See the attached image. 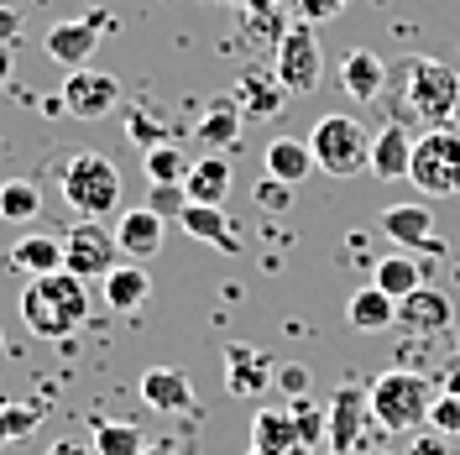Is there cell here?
<instances>
[{"label": "cell", "mask_w": 460, "mask_h": 455, "mask_svg": "<svg viewBox=\"0 0 460 455\" xmlns=\"http://www.w3.org/2000/svg\"><path fill=\"white\" fill-rule=\"evenodd\" d=\"M89 319V283L74 278L68 267H58L48 278H31L22 293V325L37 341H63Z\"/></svg>", "instance_id": "cell-1"}, {"label": "cell", "mask_w": 460, "mask_h": 455, "mask_svg": "<svg viewBox=\"0 0 460 455\" xmlns=\"http://www.w3.org/2000/svg\"><path fill=\"white\" fill-rule=\"evenodd\" d=\"M434 398H439L434 377H429V371H413V367L382 371L372 388H367V403H372V424H382L387 434H402V429L429 424Z\"/></svg>", "instance_id": "cell-2"}, {"label": "cell", "mask_w": 460, "mask_h": 455, "mask_svg": "<svg viewBox=\"0 0 460 455\" xmlns=\"http://www.w3.org/2000/svg\"><path fill=\"white\" fill-rule=\"evenodd\" d=\"M58 189L79 220H105L120 204V168L105 152H68L58 168Z\"/></svg>", "instance_id": "cell-3"}, {"label": "cell", "mask_w": 460, "mask_h": 455, "mask_svg": "<svg viewBox=\"0 0 460 455\" xmlns=\"http://www.w3.org/2000/svg\"><path fill=\"white\" fill-rule=\"evenodd\" d=\"M309 152H314V168L330 178H356V173L372 168V131L356 120V115H319L314 131H309Z\"/></svg>", "instance_id": "cell-4"}, {"label": "cell", "mask_w": 460, "mask_h": 455, "mask_svg": "<svg viewBox=\"0 0 460 455\" xmlns=\"http://www.w3.org/2000/svg\"><path fill=\"white\" fill-rule=\"evenodd\" d=\"M402 79V100L408 111L419 115L424 126H450L456 120V100H460V74L439 58H408L398 63Z\"/></svg>", "instance_id": "cell-5"}, {"label": "cell", "mask_w": 460, "mask_h": 455, "mask_svg": "<svg viewBox=\"0 0 460 455\" xmlns=\"http://www.w3.org/2000/svg\"><path fill=\"white\" fill-rule=\"evenodd\" d=\"M413 189L429 194V200H445V194H460V120L450 126H429L419 142H413Z\"/></svg>", "instance_id": "cell-6"}, {"label": "cell", "mask_w": 460, "mask_h": 455, "mask_svg": "<svg viewBox=\"0 0 460 455\" xmlns=\"http://www.w3.org/2000/svg\"><path fill=\"white\" fill-rule=\"evenodd\" d=\"M111 31H120V16H115V11H105V5H94V11L74 16V22H58V27H48V37H42V53L53 58V63H63V68H89L94 48H100Z\"/></svg>", "instance_id": "cell-7"}, {"label": "cell", "mask_w": 460, "mask_h": 455, "mask_svg": "<svg viewBox=\"0 0 460 455\" xmlns=\"http://www.w3.org/2000/svg\"><path fill=\"white\" fill-rule=\"evenodd\" d=\"M272 74L283 79L288 94H314L319 79H324V48L309 22H293V27L278 37L272 48Z\"/></svg>", "instance_id": "cell-8"}, {"label": "cell", "mask_w": 460, "mask_h": 455, "mask_svg": "<svg viewBox=\"0 0 460 455\" xmlns=\"http://www.w3.org/2000/svg\"><path fill=\"white\" fill-rule=\"evenodd\" d=\"M63 267L84 283H105L115 267H120V241L115 230H105V220H74V230L63 236Z\"/></svg>", "instance_id": "cell-9"}, {"label": "cell", "mask_w": 460, "mask_h": 455, "mask_svg": "<svg viewBox=\"0 0 460 455\" xmlns=\"http://www.w3.org/2000/svg\"><path fill=\"white\" fill-rule=\"evenodd\" d=\"M456 325V304H450V293L445 288H413L408 299H398V330L408 341H434V335H445Z\"/></svg>", "instance_id": "cell-10"}, {"label": "cell", "mask_w": 460, "mask_h": 455, "mask_svg": "<svg viewBox=\"0 0 460 455\" xmlns=\"http://www.w3.org/2000/svg\"><path fill=\"white\" fill-rule=\"evenodd\" d=\"M120 105V79L100 74V68H68L63 79V111L79 115V120H100Z\"/></svg>", "instance_id": "cell-11"}, {"label": "cell", "mask_w": 460, "mask_h": 455, "mask_svg": "<svg viewBox=\"0 0 460 455\" xmlns=\"http://www.w3.org/2000/svg\"><path fill=\"white\" fill-rule=\"evenodd\" d=\"M376 226H382V236H387L398 252H445V246H439V236H434V210L424 200L387 204Z\"/></svg>", "instance_id": "cell-12"}, {"label": "cell", "mask_w": 460, "mask_h": 455, "mask_svg": "<svg viewBox=\"0 0 460 455\" xmlns=\"http://www.w3.org/2000/svg\"><path fill=\"white\" fill-rule=\"evenodd\" d=\"M324 414H330V434H324V445H330L335 455H356L361 429H367V419H372L367 393H361L356 382H345V388H335V398L324 403Z\"/></svg>", "instance_id": "cell-13"}, {"label": "cell", "mask_w": 460, "mask_h": 455, "mask_svg": "<svg viewBox=\"0 0 460 455\" xmlns=\"http://www.w3.org/2000/svg\"><path fill=\"white\" fill-rule=\"evenodd\" d=\"M272 377H278V361L267 351L241 345V341L226 345V393H235V398H261L272 388Z\"/></svg>", "instance_id": "cell-14"}, {"label": "cell", "mask_w": 460, "mask_h": 455, "mask_svg": "<svg viewBox=\"0 0 460 455\" xmlns=\"http://www.w3.org/2000/svg\"><path fill=\"white\" fill-rule=\"evenodd\" d=\"M288 105V89L278 74H261V68H246L241 79H235V111L246 115V120H272V115H283Z\"/></svg>", "instance_id": "cell-15"}, {"label": "cell", "mask_w": 460, "mask_h": 455, "mask_svg": "<svg viewBox=\"0 0 460 455\" xmlns=\"http://www.w3.org/2000/svg\"><path fill=\"white\" fill-rule=\"evenodd\" d=\"M142 403L157 414H194V382L178 367H146L142 371Z\"/></svg>", "instance_id": "cell-16"}, {"label": "cell", "mask_w": 460, "mask_h": 455, "mask_svg": "<svg viewBox=\"0 0 460 455\" xmlns=\"http://www.w3.org/2000/svg\"><path fill=\"white\" fill-rule=\"evenodd\" d=\"M115 241L131 262H152L163 252V215L157 210H120V226H115Z\"/></svg>", "instance_id": "cell-17"}, {"label": "cell", "mask_w": 460, "mask_h": 455, "mask_svg": "<svg viewBox=\"0 0 460 455\" xmlns=\"http://www.w3.org/2000/svg\"><path fill=\"white\" fill-rule=\"evenodd\" d=\"M5 267L16 272V278H48L63 267V236H22L11 252H5Z\"/></svg>", "instance_id": "cell-18"}, {"label": "cell", "mask_w": 460, "mask_h": 455, "mask_svg": "<svg viewBox=\"0 0 460 455\" xmlns=\"http://www.w3.org/2000/svg\"><path fill=\"white\" fill-rule=\"evenodd\" d=\"M341 89L356 100V105L376 100V94L387 89V63H382L372 48H356V53H345V58H341Z\"/></svg>", "instance_id": "cell-19"}, {"label": "cell", "mask_w": 460, "mask_h": 455, "mask_svg": "<svg viewBox=\"0 0 460 455\" xmlns=\"http://www.w3.org/2000/svg\"><path fill=\"white\" fill-rule=\"evenodd\" d=\"M178 226L189 230L194 241L215 246V252H241V236H235V226H230L226 204H189V210L178 215Z\"/></svg>", "instance_id": "cell-20"}, {"label": "cell", "mask_w": 460, "mask_h": 455, "mask_svg": "<svg viewBox=\"0 0 460 455\" xmlns=\"http://www.w3.org/2000/svg\"><path fill=\"white\" fill-rule=\"evenodd\" d=\"M345 325L361 330V335H372V330H393V325H398V299H387L376 283L356 288V293L345 299Z\"/></svg>", "instance_id": "cell-21"}, {"label": "cell", "mask_w": 460, "mask_h": 455, "mask_svg": "<svg viewBox=\"0 0 460 455\" xmlns=\"http://www.w3.org/2000/svg\"><path fill=\"white\" fill-rule=\"evenodd\" d=\"M408 168H413V137L402 131L398 120H387V126L372 137V168L367 173L393 183V178H408Z\"/></svg>", "instance_id": "cell-22"}, {"label": "cell", "mask_w": 460, "mask_h": 455, "mask_svg": "<svg viewBox=\"0 0 460 455\" xmlns=\"http://www.w3.org/2000/svg\"><path fill=\"white\" fill-rule=\"evenodd\" d=\"M183 189H189V204H226V194H230V163L220 157V152H204L199 163H189Z\"/></svg>", "instance_id": "cell-23"}, {"label": "cell", "mask_w": 460, "mask_h": 455, "mask_svg": "<svg viewBox=\"0 0 460 455\" xmlns=\"http://www.w3.org/2000/svg\"><path fill=\"white\" fill-rule=\"evenodd\" d=\"M261 163H267V178H283V183H293V189H298L309 173H319L309 142H298V137H272Z\"/></svg>", "instance_id": "cell-24"}, {"label": "cell", "mask_w": 460, "mask_h": 455, "mask_svg": "<svg viewBox=\"0 0 460 455\" xmlns=\"http://www.w3.org/2000/svg\"><path fill=\"white\" fill-rule=\"evenodd\" d=\"M146 293H152V278H146L142 262H120L111 278H105V304L115 314H137L146 304Z\"/></svg>", "instance_id": "cell-25"}, {"label": "cell", "mask_w": 460, "mask_h": 455, "mask_svg": "<svg viewBox=\"0 0 460 455\" xmlns=\"http://www.w3.org/2000/svg\"><path fill=\"white\" fill-rule=\"evenodd\" d=\"M241 120L246 115L235 111V100H215L209 111L199 115V126H194V137H199L209 152H226V147H235L241 142Z\"/></svg>", "instance_id": "cell-26"}, {"label": "cell", "mask_w": 460, "mask_h": 455, "mask_svg": "<svg viewBox=\"0 0 460 455\" xmlns=\"http://www.w3.org/2000/svg\"><path fill=\"white\" fill-rule=\"evenodd\" d=\"M293 445H304L293 408H261L252 419V451H293Z\"/></svg>", "instance_id": "cell-27"}, {"label": "cell", "mask_w": 460, "mask_h": 455, "mask_svg": "<svg viewBox=\"0 0 460 455\" xmlns=\"http://www.w3.org/2000/svg\"><path fill=\"white\" fill-rule=\"evenodd\" d=\"M372 283L382 288L387 299H408L413 288H424V267H419L408 252H393V256H382V262H376Z\"/></svg>", "instance_id": "cell-28"}, {"label": "cell", "mask_w": 460, "mask_h": 455, "mask_svg": "<svg viewBox=\"0 0 460 455\" xmlns=\"http://www.w3.org/2000/svg\"><path fill=\"white\" fill-rule=\"evenodd\" d=\"M42 215V189L31 178H5L0 183V220L5 226H27Z\"/></svg>", "instance_id": "cell-29"}, {"label": "cell", "mask_w": 460, "mask_h": 455, "mask_svg": "<svg viewBox=\"0 0 460 455\" xmlns=\"http://www.w3.org/2000/svg\"><path fill=\"white\" fill-rule=\"evenodd\" d=\"M152 440H146L137 424L126 419H94V455H142Z\"/></svg>", "instance_id": "cell-30"}, {"label": "cell", "mask_w": 460, "mask_h": 455, "mask_svg": "<svg viewBox=\"0 0 460 455\" xmlns=\"http://www.w3.org/2000/svg\"><path fill=\"white\" fill-rule=\"evenodd\" d=\"M126 137L142 147V152H152V147H163V142H178V126H168L152 105H137V111L126 115Z\"/></svg>", "instance_id": "cell-31"}, {"label": "cell", "mask_w": 460, "mask_h": 455, "mask_svg": "<svg viewBox=\"0 0 460 455\" xmlns=\"http://www.w3.org/2000/svg\"><path fill=\"white\" fill-rule=\"evenodd\" d=\"M42 414H48V403H42V398L5 403V414H0V445H5V440H22V434H31V429L42 424Z\"/></svg>", "instance_id": "cell-32"}, {"label": "cell", "mask_w": 460, "mask_h": 455, "mask_svg": "<svg viewBox=\"0 0 460 455\" xmlns=\"http://www.w3.org/2000/svg\"><path fill=\"white\" fill-rule=\"evenodd\" d=\"M183 173H189V163H183L178 142H163L146 152V178L152 183H183Z\"/></svg>", "instance_id": "cell-33"}, {"label": "cell", "mask_w": 460, "mask_h": 455, "mask_svg": "<svg viewBox=\"0 0 460 455\" xmlns=\"http://www.w3.org/2000/svg\"><path fill=\"white\" fill-rule=\"evenodd\" d=\"M288 408H293V419H298V440H304L309 451H319V445H324V434H330V414L314 408V403H304V398H293Z\"/></svg>", "instance_id": "cell-34"}, {"label": "cell", "mask_w": 460, "mask_h": 455, "mask_svg": "<svg viewBox=\"0 0 460 455\" xmlns=\"http://www.w3.org/2000/svg\"><path fill=\"white\" fill-rule=\"evenodd\" d=\"M146 210H157L163 220H168V215H183V210H189V189H183V183H152Z\"/></svg>", "instance_id": "cell-35"}, {"label": "cell", "mask_w": 460, "mask_h": 455, "mask_svg": "<svg viewBox=\"0 0 460 455\" xmlns=\"http://www.w3.org/2000/svg\"><path fill=\"white\" fill-rule=\"evenodd\" d=\"M429 429L450 434V440L460 434V398H456V393H439V398H434V408H429Z\"/></svg>", "instance_id": "cell-36"}, {"label": "cell", "mask_w": 460, "mask_h": 455, "mask_svg": "<svg viewBox=\"0 0 460 455\" xmlns=\"http://www.w3.org/2000/svg\"><path fill=\"white\" fill-rule=\"evenodd\" d=\"M288 5H293V16H298V22H309V27H314V22H330V16H341L350 0H288Z\"/></svg>", "instance_id": "cell-37"}, {"label": "cell", "mask_w": 460, "mask_h": 455, "mask_svg": "<svg viewBox=\"0 0 460 455\" xmlns=\"http://www.w3.org/2000/svg\"><path fill=\"white\" fill-rule=\"evenodd\" d=\"M257 204H261V210H288V204H293V183H283V178H267V173H261Z\"/></svg>", "instance_id": "cell-38"}, {"label": "cell", "mask_w": 460, "mask_h": 455, "mask_svg": "<svg viewBox=\"0 0 460 455\" xmlns=\"http://www.w3.org/2000/svg\"><path fill=\"white\" fill-rule=\"evenodd\" d=\"M408 455H460V451H456V440H450V434H439V429H424V434H413Z\"/></svg>", "instance_id": "cell-39"}, {"label": "cell", "mask_w": 460, "mask_h": 455, "mask_svg": "<svg viewBox=\"0 0 460 455\" xmlns=\"http://www.w3.org/2000/svg\"><path fill=\"white\" fill-rule=\"evenodd\" d=\"M278 388H283L288 398H304L309 393V367H298V361H288V367H278V377H272Z\"/></svg>", "instance_id": "cell-40"}, {"label": "cell", "mask_w": 460, "mask_h": 455, "mask_svg": "<svg viewBox=\"0 0 460 455\" xmlns=\"http://www.w3.org/2000/svg\"><path fill=\"white\" fill-rule=\"evenodd\" d=\"M226 5H235L241 16H267V11H283L288 0H226Z\"/></svg>", "instance_id": "cell-41"}, {"label": "cell", "mask_w": 460, "mask_h": 455, "mask_svg": "<svg viewBox=\"0 0 460 455\" xmlns=\"http://www.w3.org/2000/svg\"><path fill=\"white\" fill-rule=\"evenodd\" d=\"M16 37H22V11L0 5V42H16Z\"/></svg>", "instance_id": "cell-42"}, {"label": "cell", "mask_w": 460, "mask_h": 455, "mask_svg": "<svg viewBox=\"0 0 460 455\" xmlns=\"http://www.w3.org/2000/svg\"><path fill=\"white\" fill-rule=\"evenodd\" d=\"M16 79V42H0V89Z\"/></svg>", "instance_id": "cell-43"}, {"label": "cell", "mask_w": 460, "mask_h": 455, "mask_svg": "<svg viewBox=\"0 0 460 455\" xmlns=\"http://www.w3.org/2000/svg\"><path fill=\"white\" fill-rule=\"evenodd\" d=\"M48 455H94V445H84V440H53Z\"/></svg>", "instance_id": "cell-44"}, {"label": "cell", "mask_w": 460, "mask_h": 455, "mask_svg": "<svg viewBox=\"0 0 460 455\" xmlns=\"http://www.w3.org/2000/svg\"><path fill=\"white\" fill-rule=\"evenodd\" d=\"M439 393H456V398H460V367L439 371Z\"/></svg>", "instance_id": "cell-45"}, {"label": "cell", "mask_w": 460, "mask_h": 455, "mask_svg": "<svg viewBox=\"0 0 460 455\" xmlns=\"http://www.w3.org/2000/svg\"><path fill=\"white\" fill-rule=\"evenodd\" d=\"M142 455H172V451H168V445H146Z\"/></svg>", "instance_id": "cell-46"}, {"label": "cell", "mask_w": 460, "mask_h": 455, "mask_svg": "<svg viewBox=\"0 0 460 455\" xmlns=\"http://www.w3.org/2000/svg\"><path fill=\"white\" fill-rule=\"evenodd\" d=\"M367 455H393V451H367Z\"/></svg>", "instance_id": "cell-47"}, {"label": "cell", "mask_w": 460, "mask_h": 455, "mask_svg": "<svg viewBox=\"0 0 460 455\" xmlns=\"http://www.w3.org/2000/svg\"><path fill=\"white\" fill-rule=\"evenodd\" d=\"M456 120H460V100H456Z\"/></svg>", "instance_id": "cell-48"}, {"label": "cell", "mask_w": 460, "mask_h": 455, "mask_svg": "<svg viewBox=\"0 0 460 455\" xmlns=\"http://www.w3.org/2000/svg\"><path fill=\"white\" fill-rule=\"evenodd\" d=\"M204 5H220V0H204Z\"/></svg>", "instance_id": "cell-49"}, {"label": "cell", "mask_w": 460, "mask_h": 455, "mask_svg": "<svg viewBox=\"0 0 460 455\" xmlns=\"http://www.w3.org/2000/svg\"><path fill=\"white\" fill-rule=\"evenodd\" d=\"M0 414H5V398H0Z\"/></svg>", "instance_id": "cell-50"}, {"label": "cell", "mask_w": 460, "mask_h": 455, "mask_svg": "<svg viewBox=\"0 0 460 455\" xmlns=\"http://www.w3.org/2000/svg\"><path fill=\"white\" fill-rule=\"evenodd\" d=\"M0 345H5V335H0Z\"/></svg>", "instance_id": "cell-51"}, {"label": "cell", "mask_w": 460, "mask_h": 455, "mask_svg": "<svg viewBox=\"0 0 460 455\" xmlns=\"http://www.w3.org/2000/svg\"><path fill=\"white\" fill-rule=\"evenodd\" d=\"M324 455H335V451H324Z\"/></svg>", "instance_id": "cell-52"}]
</instances>
